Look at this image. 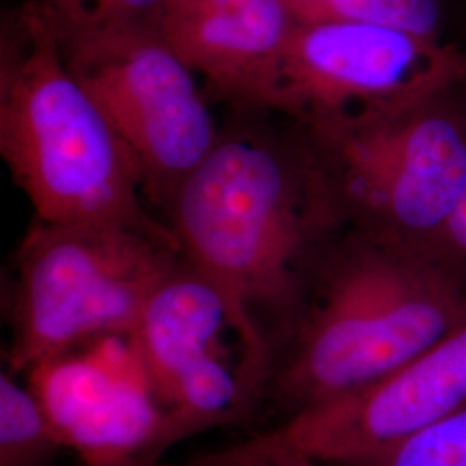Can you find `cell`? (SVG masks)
I'll return each mask as SVG.
<instances>
[{
    "instance_id": "18",
    "label": "cell",
    "mask_w": 466,
    "mask_h": 466,
    "mask_svg": "<svg viewBox=\"0 0 466 466\" xmlns=\"http://www.w3.org/2000/svg\"><path fill=\"white\" fill-rule=\"evenodd\" d=\"M277 466H321L318 465V463H313V461H306V460H294V461H285V463H280V465Z\"/></svg>"
},
{
    "instance_id": "11",
    "label": "cell",
    "mask_w": 466,
    "mask_h": 466,
    "mask_svg": "<svg viewBox=\"0 0 466 466\" xmlns=\"http://www.w3.org/2000/svg\"><path fill=\"white\" fill-rule=\"evenodd\" d=\"M298 23L287 0H167L159 32L219 96L268 111Z\"/></svg>"
},
{
    "instance_id": "8",
    "label": "cell",
    "mask_w": 466,
    "mask_h": 466,
    "mask_svg": "<svg viewBox=\"0 0 466 466\" xmlns=\"http://www.w3.org/2000/svg\"><path fill=\"white\" fill-rule=\"evenodd\" d=\"M466 408V321L380 382L217 452L228 466L337 465L387 450Z\"/></svg>"
},
{
    "instance_id": "13",
    "label": "cell",
    "mask_w": 466,
    "mask_h": 466,
    "mask_svg": "<svg viewBox=\"0 0 466 466\" xmlns=\"http://www.w3.org/2000/svg\"><path fill=\"white\" fill-rule=\"evenodd\" d=\"M299 23L356 21L433 36L437 0H287Z\"/></svg>"
},
{
    "instance_id": "5",
    "label": "cell",
    "mask_w": 466,
    "mask_h": 466,
    "mask_svg": "<svg viewBox=\"0 0 466 466\" xmlns=\"http://www.w3.org/2000/svg\"><path fill=\"white\" fill-rule=\"evenodd\" d=\"M342 225L420 248L439 244L466 187V130L427 106L304 127Z\"/></svg>"
},
{
    "instance_id": "6",
    "label": "cell",
    "mask_w": 466,
    "mask_h": 466,
    "mask_svg": "<svg viewBox=\"0 0 466 466\" xmlns=\"http://www.w3.org/2000/svg\"><path fill=\"white\" fill-rule=\"evenodd\" d=\"M54 36L67 69L134 152L149 208L167 215L221 134L196 73L156 28Z\"/></svg>"
},
{
    "instance_id": "12",
    "label": "cell",
    "mask_w": 466,
    "mask_h": 466,
    "mask_svg": "<svg viewBox=\"0 0 466 466\" xmlns=\"http://www.w3.org/2000/svg\"><path fill=\"white\" fill-rule=\"evenodd\" d=\"M65 450L28 385L0 373V466H49Z\"/></svg>"
},
{
    "instance_id": "3",
    "label": "cell",
    "mask_w": 466,
    "mask_h": 466,
    "mask_svg": "<svg viewBox=\"0 0 466 466\" xmlns=\"http://www.w3.org/2000/svg\"><path fill=\"white\" fill-rule=\"evenodd\" d=\"M0 154L35 219L125 227L178 248L149 211L134 152L67 69L30 0L0 28Z\"/></svg>"
},
{
    "instance_id": "4",
    "label": "cell",
    "mask_w": 466,
    "mask_h": 466,
    "mask_svg": "<svg viewBox=\"0 0 466 466\" xmlns=\"http://www.w3.org/2000/svg\"><path fill=\"white\" fill-rule=\"evenodd\" d=\"M184 263L169 242L115 225L32 221L15 254L7 371L130 335L159 285Z\"/></svg>"
},
{
    "instance_id": "7",
    "label": "cell",
    "mask_w": 466,
    "mask_h": 466,
    "mask_svg": "<svg viewBox=\"0 0 466 466\" xmlns=\"http://www.w3.org/2000/svg\"><path fill=\"white\" fill-rule=\"evenodd\" d=\"M466 69L435 36L356 21L298 23L268 111L299 125L400 115L429 106Z\"/></svg>"
},
{
    "instance_id": "10",
    "label": "cell",
    "mask_w": 466,
    "mask_h": 466,
    "mask_svg": "<svg viewBox=\"0 0 466 466\" xmlns=\"http://www.w3.org/2000/svg\"><path fill=\"white\" fill-rule=\"evenodd\" d=\"M65 450L82 466H149L177 444L130 335L102 337L26 373Z\"/></svg>"
},
{
    "instance_id": "17",
    "label": "cell",
    "mask_w": 466,
    "mask_h": 466,
    "mask_svg": "<svg viewBox=\"0 0 466 466\" xmlns=\"http://www.w3.org/2000/svg\"><path fill=\"white\" fill-rule=\"evenodd\" d=\"M149 466H165L161 465V463H156V465H149ZM184 466H225L221 465V463H218V461H215L209 454L208 456H202V458H198V460H194V461H190V463H187V465Z\"/></svg>"
},
{
    "instance_id": "1",
    "label": "cell",
    "mask_w": 466,
    "mask_h": 466,
    "mask_svg": "<svg viewBox=\"0 0 466 466\" xmlns=\"http://www.w3.org/2000/svg\"><path fill=\"white\" fill-rule=\"evenodd\" d=\"M185 263L225 302L259 400L299 317L325 242L342 225L304 130H221L165 215Z\"/></svg>"
},
{
    "instance_id": "9",
    "label": "cell",
    "mask_w": 466,
    "mask_h": 466,
    "mask_svg": "<svg viewBox=\"0 0 466 466\" xmlns=\"http://www.w3.org/2000/svg\"><path fill=\"white\" fill-rule=\"evenodd\" d=\"M228 332L235 330L225 302L184 259L152 294L130 333L177 442L259 418L244 370L228 363L223 344Z\"/></svg>"
},
{
    "instance_id": "16",
    "label": "cell",
    "mask_w": 466,
    "mask_h": 466,
    "mask_svg": "<svg viewBox=\"0 0 466 466\" xmlns=\"http://www.w3.org/2000/svg\"><path fill=\"white\" fill-rule=\"evenodd\" d=\"M439 246L450 250L454 258L466 261V187L442 230Z\"/></svg>"
},
{
    "instance_id": "15",
    "label": "cell",
    "mask_w": 466,
    "mask_h": 466,
    "mask_svg": "<svg viewBox=\"0 0 466 466\" xmlns=\"http://www.w3.org/2000/svg\"><path fill=\"white\" fill-rule=\"evenodd\" d=\"M321 466H466V408L380 452Z\"/></svg>"
},
{
    "instance_id": "14",
    "label": "cell",
    "mask_w": 466,
    "mask_h": 466,
    "mask_svg": "<svg viewBox=\"0 0 466 466\" xmlns=\"http://www.w3.org/2000/svg\"><path fill=\"white\" fill-rule=\"evenodd\" d=\"M54 34L156 28L167 0H30Z\"/></svg>"
},
{
    "instance_id": "2",
    "label": "cell",
    "mask_w": 466,
    "mask_h": 466,
    "mask_svg": "<svg viewBox=\"0 0 466 466\" xmlns=\"http://www.w3.org/2000/svg\"><path fill=\"white\" fill-rule=\"evenodd\" d=\"M465 321V285L435 252L339 228L268 368L261 415H277L279 425L380 382Z\"/></svg>"
}]
</instances>
